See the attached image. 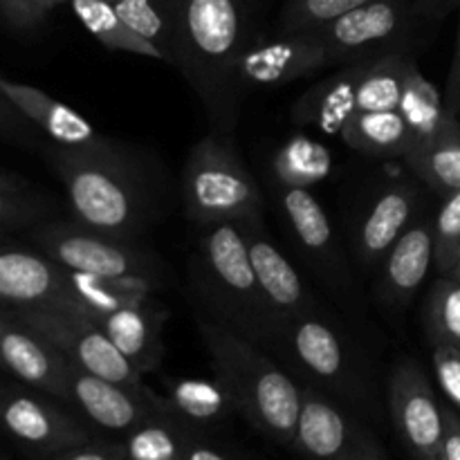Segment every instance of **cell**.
<instances>
[{
    "instance_id": "6da1fadb",
    "label": "cell",
    "mask_w": 460,
    "mask_h": 460,
    "mask_svg": "<svg viewBox=\"0 0 460 460\" xmlns=\"http://www.w3.org/2000/svg\"><path fill=\"white\" fill-rule=\"evenodd\" d=\"M173 58L200 99L216 133L232 135L238 119V66L250 48L243 0H171Z\"/></svg>"
},
{
    "instance_id": "74e56055",
    "label": "cell",
    "mask_w": 460,
    "mask_h": 460,
    "mask_svg": "<svg viewBox=\"0 0 460 460\" xmlns=\"http://www.w3.org/2000/svg\"><path fill=\"white\" fill-rule=\"evenodd\" d=\"M49 9L48 0H7L0 16L16 30H31L45 21Z\"/></svg>"
},
{
    "instance_id": "f546056e",
    "label": "cell",
    "mask_w": 460,
    "mask_h": 460,
    "mask_svg": "<svg viewBox=\"0 0 460 460\" xmlns=\"http://www.w3.org/2000/svg\"><path fill=\"white\" fill-rule=\"evenodd\" d=\"M193 429L171 413H157L124 434L126 460H184Z\"/></svg>"
},
{
    "instance_id": "7c38bea8",
    "label": "cell",
    "mask_w": 460,
    "mask_h": 460,
    "mask_svg": "<svg viewBox=\"0 0 460 460\" xmlns=\"http://www.w3.org/2000/svg\"><path fill=\"white\" fill-rule=\"evenodd\" d=\"M66 402L79 409L93 425L117 434H128L148 418L169 413L164 395H157L151 386L133 389L76 367L67 376Z\"/></svg>"
},
{
    "instance_id": "d590c367",
    "label": "cell",
    "mask_w": 460,
    "mask_h": 460,
    "mask_svg": "<svg viewBox=\"0 0 460 460\" xmlns=\"http://www.w3.org/2000/svg\"><path fill=\"white\" fill-rule=\"evenodd\" d=\"M49 216L48 198L25 189L0 187V227L39 225Z\"/></svg>"
},
{
    "instance_id": "c3c4849f",
    "label": "cell",
    "mask_w": 460,
    "mask_h": 460,
    "mask_svg": "<svg viewBox=\"0 0 460 460\" xmlns=\"http://www.w3.org/2000/svg\"><path fill=\"white\" fill-rule=\"evenodd\" d=\"M111 3H115V0H111Z\"/></svg>"
},
{
    "instance_id": "44dd1931",
    "label": "cell",
    "mask_w": 460,
    "mask_h": 460,
    "mask_svg": "<svg viewBox=\"0 0 460 460\" xmlns=\"http://www.w3.org/2000/svg\"><path fill=\"white\" fill-rule=\"evenodd\" d=\"M169 310L151 296L112 314L93 319L142 376L157 371L164 358V326Z\"/></svg>"
},
{
    "instance_id": "484cf974",
    "label": "cell",
    "mask_w": 460,
    "mask_h": 460,
    "mask_svg": "<svg viewBox=\"0 0 460 460\" xmlns=\"http://www.w3.org/2000/svg\"><path fill=\"white\" fill-rule=\"evenodd\" d=\"M398 112L407 121L409 130L413 135L411 151L429 144L452 117V112L445 106L443 93L422 75L413 58L409 61L407 72H404Z\"/></svg>"
},
{
    "instance_id": "f6af8a7d",
    "label": "cell",
    "mask_w": 460,
    "mask_h": 460,
    "mask_svg": "<svg viewBox=\"0 0 460 460\" xmlns=\"http://www.w3.org/2000/svg\"><path fill=\"white\" fill-rule=\"evenodd\" d=\"M0 187H9V189H22V182L18 178H13V175L9 173H3L0 171Z\"/></svg>"
},
{
    "instance_id": "ffe728a7",
    "label": "cell",
    "mask_w": 460,
    "mask_h": 460,
    "mask_svg": "<svg viewBox=\"0 0 460 460\" xmlns=\"http://www.w3.org/2000/svg\"><path fill=\"white\" fill-rule=\"evenodd\" d=\"M66 292V268L39 250L0 247V308L54 305Z\"/></svg>"
},
{
    "instance_id": "e0dca14e",
    "label": "cell",
    "mask_w": 460,
    "mask_h": 460,
    "mask_svg": "<svg viewBox=\"0 0 460 460\" xmlns=\"http://www.w3.org/2000/svg\"><path fill=\"white\" fill-rule=\"evenodd\" d=\"M420 191L411 180H394L371 198L353 229V247L367 268L380 265L386 252L418 220Z\"/></svg>"
},
{
    "instance_id": "5bb4252c",
    "label": "cell",
    "mask_w": 460,
    "mask_h": 460,
    "mask_svg": "<svg viewBox=\"0 0 460 460\" xmlns=\"http://www.w3.org/2000/svg\"><path fill=\"white\" fill-rule=\"evenodd\" d=\"M328 63L326 45L317 31H279L277 39L261 40L245 49L238 66V85L277 88L314 75Z\"/></svg>"
},
{
    "instance_id": "7bdbcfd3",
    "label": "cell",
    "mask_w": 460,
    "mask_h": 460,
    "mask_svg": "<svg viewBox=\"0 0 460 460\" xmlns=\"http://www.w3.org/2000/svg\"><path fill=\"white\" fill-rule=\"evenodd\" d=\"M27 128H34V126L12 106V102L0 90V130L9 135H22Z\"/></svg>"
},
{
    "instance_id": "b9f144b4",
    "label": "cell",
    "mask_w": 460,
    "mask_h": 460,
    "mask_svg": "<svg viewBox=\"0 0 460 460\" xmlns=\"http://www.w3.org/2000/svg\"><path fill=\"white\" fill-rule=\"evenodd\" d=\"M460 0H413V9L416 16L427 22H440L458 9Z\"/></svg>"
},
{
    "instance_id": "ac0fdd59",
    "label": "cell",
    "mask_w": 460,
    "mask_h": 460,
    "mask_svg": "<svg viewBox=\"0 0 460 460\" xmlns=\"http://www.w3.org/2000/svg\"><path fill=\"white\" fill-rule=\"evenodd\" d=\"M0 90L12 102V106L45 135L54 146L63 148H103L111 146L115 139L103 137L94 130V126L84 115L70 108L67 103L49 97L36 85L18 84L0 76Z\"/></svg>"
},
{
    "instance_id": "ba28073f",
    "label": "cell",
    "mask_w": 460,
    "mask_h": 460,
    "mask_svg": "<svg viewBox=\"0 0 460 460\" xmlns=\"http://www.w3.org/2000/svg\"><path fill=\"white\" fill-rule=\"evenodd\" d=\"M7 310L25 326L45 337L54 349L61 350L70 359L72 367L106 377V380L119 382V385L133 386V389H146L142 373L117 350L106 332L88 317L61 308H49V305Z\"/></svg>"
},
{
    "instance_id": "4316f807",
    "label": "cell",
    "mask_w": 460,
    "mask_h": 460,
    "mask_svg": "<svg viewBox=\"0 0 460 460\" xmlns=\"http://www.w3.org/2000/svg\"><path fill=\"white\" fill-rule=\"evenodd\" d=\"M346 146L371 157H407L413 135L398 111L358 112L340 130Z\"/></svg>"
},
{
    "instance_id": "8fae6325",
    "label": "cell",
    "mask_w": 460,
    "mask_h": 460,
    "mask_svg": "<svg viewBox=\"0 0 460 460\" xmlns=\"http://www.w3.org/2000/svg\"><path fill=\"white\" fill-rule=\"evenodd\" d=\"M389 413L400 440L416 460H445L443 404L413 358H400L389 373Z\"/></svg>"
},
{
    "instance_id": "5b68a950",
    "label": "cell",
    "mask_w": 460,
    "mask_h": 460,
    "mask_svg": "<svg viewBox=\"0 0 460 460\" xmlns=\"http://www.w3.org/2000/svg\"><path fill=\"white\" fill-rule=\"evenodd\" d=\"M292 371L323 394L349 404H367L373 395V377L358 344L335 323L308 310L279 328L272 346Z\"/></svg>"
},
{
    "instance_id": "277c9868",
    "label": "cell",
    "mask_w": 460,
    "mask_h": 460,
    "mask_svg": "<svg viewBox=\"0 0 460 460\" xmlns=\"http://www.w3.org/2000/svg\"><path fill=\"white\" fill-rule=\"evenodd\" d=\"M191 277L198 296L211 310L214 322L263 349L272 346L279 323L256 281L243 223L232 220L205 227Z\"/></svg>"
},
{
    "instance_id": "f35d334b",
    "label": "cell",
    "mask_w": 460,
    "mask_h": 460,
    "mask_svg": "<svg viewBox=\"0 0 460 460\" xmlns=\"http://www.w3.org/2000/svg\"><path fill=\"white\" fill-rule=\"evenodd\" d=\"M43 460H126L124 449L119 443H102V440H90V443L76 445V447L63 449Z\"/></svg>"
},
{
    "instance_id": "52a82bcc",
    "label": "cell",
    "mask_w": 460,
    "mask_h": 460,
    "mask_svg": "<svg viewBox=\"0 0 460 460\" xmlns=\"http://www.w3.org/2000/svg\"><path fill=\"white\" fill-rule=\"evenodd\" d=\"M36 250L70 272L94 277H142L162 281V261L130 238L108 236L75 223H39L31 232Z\"/></svg>"
},
{
    "instance_id": "9a60e30c",
    "label": "cell",
    "mask_w": 460,
    "mask_h": 460,
    "mask_svg": "<svg viewBox=\"0 0 460 460\" xmlns=\"http://www.w3.org/2000/svg\"><path fill=\"white\" fill-rule=\"evenodd\" d=\"M0 367L25 385L66 402L70 359L7 308H0Z\"/></svg>"
},
{
    "instance_id": "8d00e7d4",
    "label": "cell",
    "mask_w": 460,
    "mask_h": 460,
    "mask_svg": "<svg viewBox=\"0 0 460 460\" xmlns=\"http://www.w3.org/2000/svg\"><path fill=\"white\" fill-rule=\"evenodd\" d=\"M434 373L447 402L460 413V349L449 344L434 346Z\"/></svg>"
},
{
    "instance_id": "60d3db41",
    "label": "cell",
    "mask_w": 460,
    "mask_h": 460,
    "mask_svg": "<svg viewBox=\"0 0 460 460\" xmlns=\"http://www.w3.org/2000/svg\"><path fill=\"white\" fill-rule=\"evenodd\" d=\"M445 413V438H443V458L460 460V413L452 404H443Z\"/></svg>"
},
{
    "instance_id": "9c48e42d",
    "label": "cell",
    "mask_w": 460,
    "mask_h": 460,
    "mask_svg": "<svg viewBox=\"0 0 460 460\" xmlns=\"http://www.w3.org/2000/svg\"><path fill=\"white\" fill-rule=\"evenodd\" d=\"M413 0H368L362 7L319 27L331 66H350L391 49L407 48L416 22Z\"/></svg>"
},
{
    "instance_id": "30bf717a",
    "label": "cell",
    "mask_w": 460,
    "mask_h": 460,
    "mask_svg": "<svg viewBox=\"0 0 460 460\" xmlns=\"http://www.w3.org/2000/svg\"><path fill=\"white\" fill-rule=\"evenodd\" d=\"M292 449L305 460H391L349 409L310 385H304V409Z\"/></svg>"
},
{
    "instance_id": "4fadbf2b",
    "label": "cell",
    "mask_w": 460,
    "mask_h": 460,
    "mask_svg": "<svg viewBox=\"0 0 460 460\" xmlns=\"http://www.w3.org/2000/svg\"><path fill=\"white\" fill-rule=\"evenodd\" d=\"M0 427L40 458L94 440L93 431L75 416L21 389L0 391Z\"/></svg>"
},
{
    "instance_id": "d6986e66",
    "label": "cell",
    "mask_w": 460,
    "mask_h": 460,
    "mask_svg": "<svg viewBox=\"0 0 460 460\" xmlns=\"http://www.w3.org/2000/svg\"><path fill=\"white\" fill-rule=\"evenodd\" d=\"M434 268V220L418 218L380 261L377 295L382 304L400 310L413 301Z\"/></svg>"
},
{
    "instance_id": "cb8c5ba5",
    "label": "cell",
    "mask_w": 460,
    "mask_h": 460,
    "mask_svg": "<svg viewBox=\"0 0 460 460\" xmlns=\"http://www.w3.org/2000/svg\"><path fill=\"white\" fill-rule=\"evenodd\" d=\"M166 407L171 416L187 427H211L236 411L227 386L214 376V380L200 377H169L166 380Z\"/></svg>"
},
{
    "instance_id": "ee69618b",
    "label": "cell",
    "mask_w": 460,
    "mask_h": 460,
    "mask_svg": "<svg viewBox=\"0 0 460 460\" xmlns=\"http://www.w3.org/2000/svg\"><path fill=\"white\" fill-rule=\"evenodd\" d=\"M184 460H236L229 454H225L223 449H218L216 445L207 443V440L198 438L196 431L191 434L187 445V454H184Z\"/></svg>"
},
{
    "instance_id": "d4e9b609",
    "label": "cell",
    "mask_w": 460,
    "mask_h": 460,
    "mask_svg": "<svg viewBox=\"0 0 460 460\" xmlns=\"http://www.w3.org/2000/svg\"><path fill=\"white\" fill-rule=\"evenodd\" d=\"M279 207L286 216L292 234L299 245L319 263L335 261V236L322 202L310 193V189L277 187Z\"/></svg>"
},
{
    "instance_id": "bcb514c9",
    "label": "cell",
    "mask_w": 460,
    "mask_h": 460,
    "mask_svg": "<svg viewBox=\"0 0 460 460\" xmlns=\"http://www.w3.org/2000/svg\"><path fill=\"white\" fill-rule=\"evenodd\" d=\"M443 277H445V274H443ZM447 277H452V279H456V281H460V259L456 261V263H454V268L449 270Z\"/></svg>"
},
{
    "instance_id": "7dc6e473",
    "label": "cell",
    "mask_w": 460,
    "mask_h": 460,
    "mask_svg": "<svg viewBox=\"0 0 460 460\" xmlns=\"http://www.w3.org/2000/svg\"><path fill=\"white\" fill-rule=\"evenodd\" d=\"M48 3H49V7H57V4H63V3H70V0H48Z\"/></svg>"
},
{
    "instance_id": "7a4b0ae2",
    "label": "cell",
    "mask_w": 460,
    "mask_h": 460,
    "mask_svg": "<svg viewBox=\"0 0 460 460\" xmlns=\"http://www.w3.org/2000/svg\"><path fill=\"white\" fill-rule=\"evenodd\" d=\"M198 328L216 377L232 394L236 411L265 438L292 449L304 409V386L296 385L295 377L279 367L263 346L232 328L211 317L198 319Z\"/></svg>"
},
{
    "instance_id": "83f0119b",
    "label": "cell",
    "mask_w": 460,
    "mask_h": 460,
    "mask_svg": "<svg viewBox=\"0 0 460 460\" xmlns=\"http://www.w3.org/2000/svg\"><path fill=\"white\" fill-rule=\"evenodd\" d=\"M409 169L440 196L460 191V117L452 115L445 128L407 157Z\"/></svg>"
},
{
    "instance_id": "1f68e13d",
    "label": "cell",
    "mask_w": 460,
    "mask_h": 460,
    "mask_svg": "<svg viewBox=\"0 0 460 460\" xmlns=\"http://www.w3.org/2000/svg\"><path fill=\"white\" fill-rule=\"evenodd\" d=\"M115 9L121 21L142 36L144 40L160 49L164 63L173 58V16L171 0H115Z\"/></svg>"
},
{
    "instance_id": "603a6c76",
    "label": "cell",
    "mask_w": 460,
    "mask_h": 460,
    "mask_svg": "<svg viewBox=\"0 0 460 460\" xmlns=\"http://www.w3.org/2000/svg\"><path fill=\"white\" fill-rule=\"evenodd\" d=\"M362 61L341 66V70L319 81L301 94L290 115L296 124L317 126L323 133L340 135L346 121L358 115V81Z\"/></svg>"
},
{
    "instance_id": "ab89813d",
    "label": "cell",
    "mask_w": 460,
    "mask_h": 460,
    "mask_svg": "<svg viewBox=\"0 0 460 460\" xmlns=\"http://www.w3.org/2000/svg\"><path fill=\"white\" fill-rule=\"evenodd\" d=\"M445 106L452 115L460 117V3H458V39H456V52H454L452 67H449L447 84H445Z\"/></svg>"
},
{
    "instance_id": "e575fe53",
    "label": "cell",
    "mask_w": 460,
    "mask_h": 460,
    "mask_svg": "<svg viewBox=\"0 0 460 460\" xmlns=\"http://www.w3.org/2000/svg\"><path fill=\"white\" fill-rule=\"evenodd\" d=\"M460 259V191L445 196L434 218V268L447 274Z\"/></svg>"
},
{
    "instance_id": "7402d4cb",
    "label": "cell",
    "mask_w": 460,
    "mask_h": 460,
    "mask_svg": "<svg viewBox=\"0 0 460 460\" xmlns=\"http://www.w3.org/2000/svg\"><path fill=\"white\" fill-rule=\"evenodd\" d=\"M160 286L162 281L157 279L94 277V274L66 270V292L49 308L67 310V313L81 314L93 322V319L112 314L128 305L144 304Z\"/></svg>"
},
{
    "instance_id": "8992f818",
    "label": "cell",
    "mask_w": 460,
    "mask_h": 460,
    "mask_svg": "<svg viewBox=\"0 0 460 460\" xmlns=\"http://www.w3.org/2000/svg\"><path fill=\"white\" fill-rule=\"evenodd\" d=\"M184 214L198 227L263 216V193L232 135H205L182 169Z\"/></svg>"
},
{
    "instance_id": "2e32d148",
    "label": "cell",
    "mask_w": 460,
    "mask_h": 460,
    "mask_svg": "<svg viewBox=\"0 0 460 460\" xmlns=\"http://www.w3.org/2000/svg\"><path fill=\"white\" fill-rule=\"evenodd\" d=\"M245 229L247 247H250V261L254 268L256 281H259L263 299L272 313L279 328L290 319L317 308L314 299L310 296L304 279L295 270V265L281 254L274 241L270 238L263 225V216L241 220Z\"/></svg>"
},
{
    "instance_id": "3957f363",
    "label": "cell",
    "mask_w": 460,
    "mask_h": 460,
    "mask_svg": "<svg viewBox=\"0 0 460 460\" xmlns=\"http://www.w3.org/2000/svg\"><path fill=\"white\" fill-rule=\"evenodd\" d=\"M49 164L63 182L76 223L130 241L144 232L151 218V196L119 142L85 151L54 146Z\"/></svg>"
},
{
    "instance_id": "836d02e7",
    "label": "cell",
    "mask_w": 460,
    "mask_h": 460,
    "mask_svg": "<svg viewBox=\"0 0 460 460\" xmlns=\"http://www.w3.org/2000/svg\"><path fill=\"white\" fill-rule=\"evenodd\" d=\"M368 0H288L279 21V31H313Z\"/></svg>"
},
{
    "instance_id": "d6a6232c",
    "label": "cell",
    "mask_w": 460,
    "mask_h": 460,
    "mask_svg": "<svg viewBox=\"0 0 460 460\" xmlns=\"http://www.w3.org/2000/svg\"><path fill=\"white\" fill-rule=\"evenodd\" d=\"M425 328L431 344H449L460 349V281L440 277L431 286L425 304Z\"/></svg>"
},
{
    "instance_id": "4dcf8cb0",
    "label": "cell",
    "mask_w": 460,
    "mask_h": 460,
    "mask_svg": "<svg viewBox=\"0 0 460 460\" xmlns=\"http://www.w3.org/2000/svg\"><path fill=\"white\" fill-rule=\"evenodd\" d=\"M72 9H75L76 18L81 25L99 40L111 52H126L137 54L144 58H155V61H164L160 49L153 48L148 40L135 34L121 16L117 13L115 4L111 0H70Z\"/></svg>"
},
{
    "instance_id": "f1b7e54d",
    "label": "cell",
    "mask_w": 460,
    "mask_h": 460,
    "mask_svg": "<svg viewBox=\"0 0 460 460\" xmlns=\"http://www.w3.org/2000/svg\"><path fill=\"white\" fill-rule=\"evenodd\" d=\"M270 169L277 187L310 189L331 175L332 155L326 144L308 135H292L277 148Z\"/></svg>"
}]
</instances>
